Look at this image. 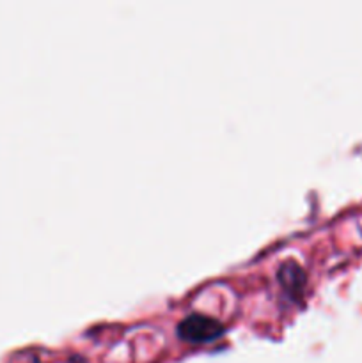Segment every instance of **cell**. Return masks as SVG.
<instances>
[{
	"instance_id": "cell-1",
	"label": "cell",
	"mask_w": 362,
	"mask_h": 363,
	"mask_svg": "<svg viewBox=\"0 0 362 363\" xmlns=\"http://www.w3.org/2000/svg\"><path fill=\"white\" fill-rule=\"evenodd\" d=\"M222 332L224 325L219 319L201 312H190L177 323V335L188 342H212Z\"/></svg>"
},
{
	"instance_id": "cell-2",
	"label": "cell",
	"mask_w": 362,
	"mask_h": 363,
	"mask_svg": "<svg viewBox=\"0 0 362 363\" xmlns=\"http://www.w3.org/2000/svg\"><path fill=\"white\" fill-rule=\"evenodd\" d=\"M277 277H279L280 284L286 287L287 291L295 293L300 291L305 284V272L295 259H286L283 264L277 269Z\"/></svg>"
}]
</instances>
